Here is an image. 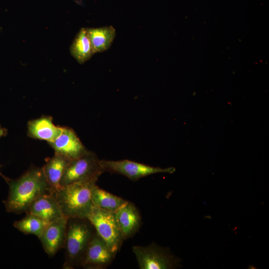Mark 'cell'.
Returning a JSON list of instances; mask_svg holds the SVG:
<instances>
[{"label": "cell", "instance_id": "obj_1", "mask_svg": "<svg viewBox=\"0 0 269 269\" xmlns=\"http://www.w3.org/2000/svg\"><path fill=\"white\" fill-rule=\"evenodd\" d=\"M9 192L3 201L7 212L25 213L40 195L51 192L42 167L31 166L16 179H9Z\"/></svg>", "mask_w": 269, "mask_h": 269}, {"label": "cell", "instance_id": "obj_2", "mask_svg": "<svg viewBox=\"0 0 269 269\" xmlns=\"http://www.w3.org/2000/svg\"><path fill=\"white\" fill-rule=\"evenodd\" d=\"M96 231L87 218H68L64 248L63 268L81 267L89 245Z\"/></svg>", "mask_w": 269, "mask_h": 269}, {"label": "cell", "instance_id": "obj_3", "mask_svg": "<svg viewBox=\"0 0 269 269\" xmlns=\"http://www.w3.org/2000/svg\"><path fill=\"white\" fill-rule=\"evenodd\" d=\"M97 181L73 183L61 187L54 193L64 216L87 218L94 206L92 195Z\"/></svg>", "mask_w": 269, "mask_h": 269}, {"label": "cell", "instance_id": "obj_4", "mask_svg": "<svg viewBox=\"0 0 269 269\" xmlns=\"http://www.w3.org/2000/svg\"><path fill=\"white\" fill-rule=\"evenodd\" d=\"M104 172L101 160L93 151H88L81 156L69 161L60 181L61 187L73 183L97 180Z\"/></svg>", "mask_w": 269, "mask_h": 269}, {"label": "cell", "instance_id": "obj_5", "mask_svg": "<svg viewBox=\"0 0 269 269\" xmlns=\"http://www.w3.org/2000/svg\"><path fill=\"white\" fill-rule=\"evenodd\" d=\"M97 234L115 254L120 250L124 240L115 213L94 206L87 217Z\"/></svg>", "mask_w": 269, "mask_h": 269}, {"label": "cell", "instance_id": "obj_6", "mask_svg": "<svg viewBox=\"0 0 269 269\" xmlns=\"http://www.w3.org/2000/svg\"><path fill=\"white\" fill-rule=\"evenodd\" d=\"M140 269H171L179 267L180 261L166 248L155 243L132 248Z\"/></svg>", "mask_w": 269, "mask_h": 269}, {"label": "cell", "instance_id": "obj_7", "mask_svg": "<svg viewBox=\"0 0 269 269\" xmlns=\"http://www.w3.org/2000/svg\"><path fill=\"white\" fill-rule=\"evenodd\" d=\"M101 164L104 172L120 174L133 181L153 174H171L175 171V168L173 167L162 168L128 159L117 161L101 160Z\"/></svg>", "mask_w": 269, "mask_h": 269}, {"label": "cell", "instance_id": "obj_8", "mask_svg": "<svg viewBox=\"0 0 269 269\" xmlns=\"http://www.w3.org/2000/svg\"><path fill=\"white\" fill-rule=\"evenodd\" d=\"M48 143L54 150V154L69 161L81 156L88 150L75 132L68 127H62L59 135Z\"/></svg>", "mask_w": 269, "mask_h": 269}, {"label": "cell", "instance_id": "obj_9", "mask_svg": "<svg viewBox=\"0 0 269 269\" xmlns=\"http://www.w3.org/2000/svg\"><path fill=\"white\" fill-rule=\"evenodd\" d=\"M116 254L95 232L86 252L81 267L88 269H103L113 261Z\"/></svg>", "mask_w": 269, "mask_h": 269}, {"label": "cell", "instance_id": "obj_10", "mask_svg": "<svg viewBox=\"0 0 269 269\" xmlns=\"http://www.w3.org/2000/svg\"><path fill=\"white\" fill-rule=\"evenodd\" d=\"M68 218L62 216L49 222L38 238L49 257L54 256L61 248H64Z\"/></svg>", "mask_w": 269, "mask_h": 269}, {"label": "cell", "instance_id": "obj_11", "mask_svg": "<svg viewBox=\"0 0 269 269\" xmlns=\"http://www.w3.org/2000/svg\"><path fill=\"white\" fill-rule=\"evenodd\" d=\"M114 213L124 240L132 237L138 231L141 224V216L133 203L128 201Z\"/></svg>", "mask_w": 269, "mask_h": 269}, {"label": "cell", "instance_id": "obj_12", "mask_svg": "<svg viewBox=\"0 0 269 269\" xmlns=\"http://www.w3.org/2000/svg\"><path fill=\"white\" fill-rule=\"evenodd\" d=\"M49 222L64 216L54 194L49 192L38 197L25 212Z\"/></svg>", "mask_w": 269, "mask_h": 269}, {"label": "cell", "instance_id": "obj_13", "mask_svg": "<svg viewBox=\"0 0 269 269\" xmlns=\"http://www.w3.org/2000/svg\"><path fill=\"white\" fill-rule=\"evenodd\" d=\"M52 118L49 116L29 121L27 123V135L29 137L48 142L53 141L62 131V127L55 126Z\"/></svg>", "mask_w": 269, "mask_h": 269}, {"label": "cell", "instance_id": "obj_14", "mask_svg": "<svg viewBox=\"0 0 269 269\" xmlns=\"http://www.w3.org/2000/svg\"><path fill=\"white\" fill-rule=\"evenodd\" d=\"M45 161L42 168L50 191L54 194L61 187V179L69 161L54 154L52 157L46 159Z\"/></svg>", "mask_w": 269, "mask_h": 269}, {"label": "cell", "instance_id": "obj_15", "mask_svg": "<svg viewBox=\"0 0 269 269\" xmlns=\"http://www.w3.org/2000/svg\"><path fill=\"white\" fill-rule=\"evenodd\" d=\"M94 54L107 50L116 37V29L113 26L98 28H86Z\"/></svg>", "mask_w": 269, "mask_h": 269}, {"label": "cell", "instance_id": "obj_16", "mask_svg": "<svg viewBox=\"0 0 269 269\" xmlns=\"http://www.w3.org/2000/svg\"><path fill=\"white\" fill-rule=\"evenodd\" d=\"M70 51L80 64L89 60L94 54L86 28H82L77 34L70 46Z\"/></svg>", "mask_w": 269, "mask_h": 269}, {"label": "cell", "instance_id": "obj_17", "mask_svg": "<svg viewBox=\"0 0 269 269\" xmlns=\"http://www.w3.org/2000/svg\"><path fill=\"white\" fill-rule=\"evenodd\" d=\"M92 199L95 206L113 213H115L128 201L100 188L97 185L93 190Z\"/></svg>", "mask_w": 269, "mask_h": 269}, {"label": "cell", "instance_id": "obj_18", "mask_svg": "<svg viewBox=\"0 0 269 269\" xmlns=\"http://www.w3.org/2000/svg\"><path fill=\"white\" fill-rule=\"evenodd\" d=\"M48 223L36 215L26 214L22 219L15 221L13 226L24 234H32L39 238Z\"/></svg>", "mask_w": 269, "mask_h": 269}, {"label": "cell", "instance_id": "obj_19", "mask_svg": "<svg viewBox=\"0 0 269 269\" xmlns=\"http://www.w3.org/2000/svg\"><path fill=\"white\" fill-rule=\"evenodd\" d=\"M7 134V130L6 128L2 127L0 124V138L2 136H5ZM0 175L7 182L9 178L5 177L0 171Z\"/></svg>", "mask_w": 269, "mask_h": 269}]
</instances>
